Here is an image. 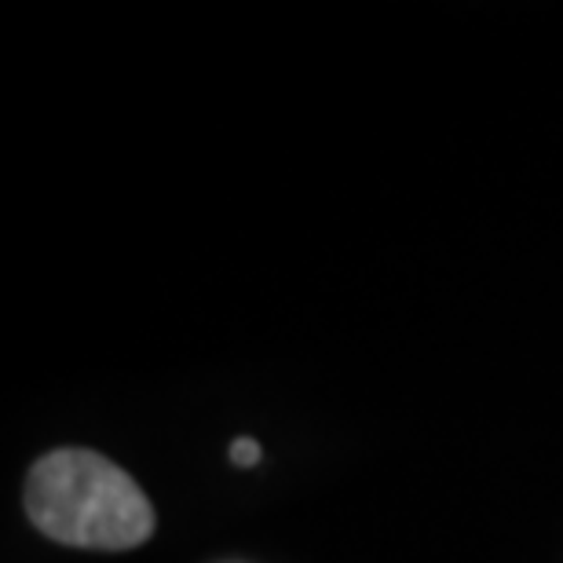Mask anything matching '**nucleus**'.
I'll return each mask as SVG.
<instances>
[{"label": "nucleus", "instance_id": "f257e3e1", "mask_svg": "<svg viewBox=\"0 0 563 563\" xmlns=\"http://www.w3.org/2000/svg\"><path fill=\"white\" fill-rule=\"evenodd\" d=\"M26 512L52 542L121 553L151 538L154 509L140 483L92 450H55L30 468Z\"/></svg>", "mask_w": 563, "mask_h": 563}, {"label": "nucleus", "instance_id": "f03ea898", "mask_svg": "<svg viewBox=\"0 0 563 563\" xmlns=\"http://www.w3.org/2000/svg\"><path fill=\"white\" fill-rule=\"evenodd\" d=\"M231 457H234V465H256V461H261V446H256L253 439H239V443L231 446Z\"/></svg>", "mask_w": 563, "mask_h": 563}]
</instances>
